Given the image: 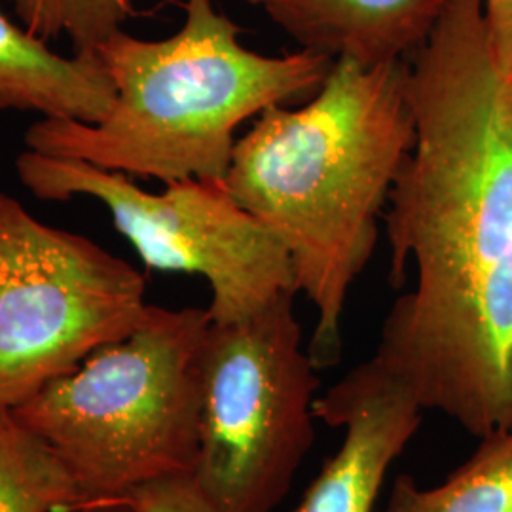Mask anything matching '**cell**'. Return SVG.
<instances>
[{
	"mask_svg": "<svg viewBox=\"0 0 512 512\" xmlns=\"http://www.w3.org/2000/svg\"><path fill=\"white\" fill-rule=\"evenodd\" d=\"M410 63L416 145L389 194L395 300L374 357L421 410L482 439L512 429V74L482 0H446Z\"/></svg>",
	"mask_w": 512,
	"mask_h": 512,
	"instance_id": "6da1fadb",
	"label": "cell"
},
{
	"mask_svg": "<svg viewBox=\"0 0 512 512\" xmlns=\"http://www.w3.org/2000/svg\"><path fill=\"white\" fill-rule=\"evenodd\" d=\"M414 145L408 59L365 67L349 57L334 59L304 107H270L236 141L222 181L287 247L296 293L317 313L315 366L340 357L349 291Z\"/></svg>",
	"mask_w": 512,
	"mask_h": 512,
	"instance_id": "7a4b0ae2",
	"label": "cell"
},
{
	"mask_svg": "<svg viewBox=\"0 0 512 512\" xmlns=\"http://www.w3.org/2000/svg\"><path fill=\"white\" fill-rule=\"evenodd\" d=\"M181 29L162 40L122 29L93 52L114 86L109 114L86 124L42 118L25 147L162 183L222 181L239 126L270 107L321 90L334 57L302 48L258 54L213 0H184Z\"/></svg>",
	"mask_w": 512,
	"mask_h": 512,
	"instance_id": "3957f363",
	"label": "cell"
},
{
	"mask_svg": "<svg viewBox=\"0 0 512 512\" xmlns=\"http://www.w3.org/2000/svg\"><path fill=\"white\" fill-rule=\"evenodd\" d=\"M209 323L200 308L148 306L126 338L12 408L73 476L78 511H116L148 484L192 475Z\"/></svg>",
	"mask_w": 512,
	"mask_h": 512,
	"instance_id": "277c9868",
	"label": "cell"
},
{
	"mask_svg": "<svg viewBox=\"0 0 512 512\" xmlns=\"http://www.w3.org/2000/svg\"><path fill=\"white\" fill-rule=\"evenodd\" d=\"M294 296L238 323L211 321L203 334L190 480L213 512H274L310 454L319 380Z\"/></svg>",
	"mask_w": 512,
	"mask_h": 512,
	"instance_id": "5b68a950",
	"label": "cell"
},
{
	"mask_svg": "<svg viewBox=\"0 0 512 512\" xmlns=\"http://www.w3.org/2000/svg\"><path fill=\"white\" fill-rule=\"evenodd\" d=\"M14 165L21 184L40 200L88 196L103 203L150 270L202 275L211 289L213 323H238L283 294H296L287 247L224 181L184 179L152 194L128 175L33 150L21 152Z\"/></svg>",
	"mask_w": 512,
	"mask_h": 512,
	"instance_id": "8992f818",
	"label": "cell"
},
{
	"mask_svg": "<svg viewBox=\"0 0 512 512\" xmlns=\"http://www.w3.org/2000/svg\"><path fill=\"white\" fill-rule=\"evenodd\" d=\"M145 277L0 192V408H18L147 315Z\"/></svg>",
	"mask_w": 512,
	"mask_h": 512,
	"instance_id": "52a82bcc",
	"label": "cell"
},
{
	"mask_svg": "<svg viewBox=\"0 0 512 512\" xmlns=\"http://www.w3.org/2000/svg\"><path fill=\"white\" fill-rule=\"evenodd\" d=\"M421 412L376 357L355 366L315 401L317 418L344 429V439L294 512H374L389 467L420 429Z\"/></svg>",
	"mask_w": 512,
	"mask_h": 512,
	"instance_id": "ba28073f",
	"label": "cell"
},
{
	"mask_svg": "<svg viewBox=\"0 0 512 512\" xmlns=\"http://www.w3.org/2000/svg\"><path fill=\"white\" fill-rule=\"evenodd\" d=\"M446 0H275L264 10L302 48L365 67L414 55Z\"/></svg>",
	"mask_w": 512,
	"mask_h": 512,
	"instance_id": "9c48e42d",
	"label": "cell"
},
{
	"mask_svg": "<svg viewBox=\"0 0 512 512\" xmlns=\"http://www.w3.org/2000/svg\"><path fill=\"white\" fill-rule=\"evenodd\" d=\"M114 97L95 52L57 54L0 10V110L97 124Z\"/></svg>",
	"mask_w": 512,
	"mask_h": 512,
	"instance_id": "30bf717a",
	"label": "cell"
},
{
	"mask_svg": "<svg viewBox=\"0 0 512 512\" xmlns=\"http://www.w3.org/2000/svg\"><path fill=\"white\" fill-rule=\"evenodd\" d=\"M384 512H512V429L482 437L475 452L437 486L401 475Z\"/></svg>",
	"mask_w": 512,
	"mask_h": 512,
	"instance_id": "8fae6325",
	"label": "cell"
},
{
	"mask_svg": "<svg viewBox=\"0 0 512 512\" xmlns=\"http://www.w3.org/2000/svg\"><path fill=\"white\" fill-rule=\"evenodd\" d=\"M73 476L52 448L0 408V512L78 511Z\"/></svg>",
	"mask_w": 512,
	"mask_h": 512,
	"instance_id": "7c38bea8",
	"label": "cell"
},
{
	"mask_svg": "<svg viewBox=\"0 0 512 512\" xmlns=\"http://www.w3.org/2000/svg\"><path fill=\"white\" fill-rule=\"evenodd\" d=\"M19 23L44 42L67 37L74 52H93L133 16V0H12Z\"/></svg>",
	"mask_w": 512,
	"mask_h": 512,
	"instance_id": "4fadbf2b",
	"label": "cell"
},
{
	"mask_svg": "<svg viewBox=\"0 0 512 512\" xmlns=\"http://www.w3.org/2000/svg\"><path fill=\"white\" fill-rule=\"evenodd\" d=\"M128 512H213L190 476L167 478L137 490L124 501Z\"/></svg>",
	"mask_w": 512,
	"mask_h": 512,
	"instance_id": "5bb4252c",
	"label": "cell"
},
{
	"mask_svg": "<svg viewBox=\"0 0 512 512\" xmlns=\"http://www.w3.org/2000/svg\"><path fill=\"white\" fill-rule=\"evenodd\" d=\"M484 16L495 59L507 73L512 74V0L499 8L484 10Z\"/></svg>",
	"mask_w": 512,
	"mask_h": 512,
	"instance_id": "9a60e30c",
	"label": "cell"
},
{
	"mask_svg": "<svg viewBox=\"0 0 512 512\" xmlns=\"http://www.w3.org/2000/svg\"><path fill=\"white\" fill-rule=\"evenodd\" d=\"M507 2H511V0H482V4H484V10H490V8H499V6L507 4Z\"/></svg>",
	"mask_w": 512,
	"mask_h": 512,
	"instance_id": "2e32d148",
	"label": "cell"
},
{
	"mask_svg": "<svg viewBox=\"0 0 512 512\" xmlns=\"http://www.w3.org/2000/svg\"><path fill=\"white\" fill-rule=\"evenodd\" d=\"M247 2H251V4H258V6L266 8V6H270V4H272V2H275V0H247Z\"/></svg>",
	"mask_w": 512,
	"mask_h": 512,
	"instance_id": "e0dca14e",
	"label": "cell"
},
{
	"mask_svg": "<svg viewBox=\"0 0 512 512\" xmlns=\"http://www.w3.org/2000/svg\"><path fill=\"white\" fill-rule=\"evenodd\" d=\"M511 78H512V76H511Z\"/></svg>",
	"mask_w": 512,
	"mask_h": 512,
	"instance_id": "ac0fdd59",
	"label": "cell"
}]
</instances>
